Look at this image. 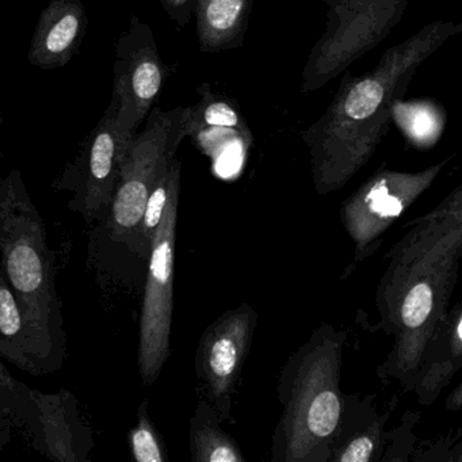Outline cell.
<instances>
[{
    "label": "cell",
    "mask_w": 462,
    "mask_h": 462,
    "mask_svg": "<svg viewBox=\"0 0 462 462\" xmlns=\"http://www.w3.org/2000/svg\"><path fill=\"white\" fill-rule=\"evenodd\" d=\"M461 256L459 185L394 243L375 293L381 327L393 337L378 374L404 391H412L424 347L448 312Z\"/></svg>",
    "instance_id": "cell-1"
},
{
    "label": "cell",
    "mask_w": 462,
    "mask_h": 462,
    "mask_svg": "<svg viewBox=\"0 0 462 462\" xmlns=\"http://www.w3.org/2000/svg\"><path fill=\"white\" fill-rule=\"evenodd\" d=\"M461 32L462 23L456 21L427 23L389 48L366 74L343 77L326 112L301 134L319 196L345 188L369 163L388 134L392 107L402 99L415 72Z\"/></svg>",
    "instance_id": "cell-2"
},
{
    "label": "cell",
    "mask_w": 462,
    "mask_h": 462,
    "mask_svg": "<svg viewBox=\"0 0 462 462\" xmlns=\"http://www.w3.org/2000/svg\"><path fill=\"white\" fill-rule=\"evenodd\" d=\"M0 267L23 310L40 375L56 372L67 358L56 256L18 170L0 178Z\"/></svg>",
    "instance_id": "cell-3"
},
{
    "label": "cell",
    "mask_w": 462,
    "mask_h": 462,
    "mask_svg": "<svg viewBox=\"0 0 462 462\" xmlns=\"http://www.w3.org/2000/svg\"><path fill=\"white\" fill-rule=\"evenodd\" d=\"M347 332L323 323L281 369L282 407L272 442L273 462H329L345 396L340 388Z\"/></svg>",
    "instance_id": "cell-4"
},
{
    "label": "cell",
    "mask_w": 462,
    "mask_h": 462,
    "mask_svg": "<svg viewBox=\"0 0 462 462\" xmlns=\"http://www.w3.org/2000/svg\"><path fill=\"white\" fill-rule=\"evenodd\" d=\"M186 137V107L162 110L153 106L145 118L144 129L132 137L126 148L109 216L101 228L106 229L110 242L128 248L137 258L140 224L148 197L177 158Z\"/></svg>",
    "instance_id": "cell-5"
},
{
    "label": "cell",
    "mask_w": 462,
    "mask_h": 462,
    "mask_svg": "<svg viewBox=\"0 0 462 462\" xmlns=\"http://www.w3.org/2000/svg\"><path fill=\"white\" fill-rule=\"evenodd\" d=\"M326 31L302 69L301 93L310 94L346 71L389 36L410 0H324Z\"/></svg>",
    "instance_id": "cell-6"
},
{
    "label": "cell",
    "mask_w": 462,
    "mask_h": 462,
    "mask_svg": "<svg viewBox=\"0 0 462 462\" xmlns=\"http://www.w3.org/2000/svg\"><path fill=\"white\" fill-rule=\"evenodd\" d=\"M180 174L178 161L170 185L163 217L153 235L147 262L139 331V373L144 385L158 381L170 356L174 313L175 240L180 209Z\"/></svg>",
    "instance_id": "cell-7"
},
{
    "label": "cell",
    "mask_w": 462,
    "mask_h": 462,
    "mask_svg": "<svg viewBox=\"0 0 462 462\" xmlns=\"http://www.w3.org/2000/svg\"><path fill=\"white\" fill-rule=\"evenodd\" d=\"M450 161L448 156L416 172L381 167L345 199L340 221L353 243L356 262L377 251L386 231L431 188Z\"/></svg>",
    "instance_id": "cell-8"
},
{
    "label": "cell",
    "mask_w": 462,
    "mask_h": 462,
    "mask_svg": "<svg viewBox=\"0 0 462 462\" xmlns=\"http://www.w3.org/2000/svg\"><path fill=\"white\" fill-rule=\"evenodd\" d=\"M258 312L250 304L224 312L205 329L194 359L199 397L209 402L221 420H231L232 402L250 353Z\"/></svg>",
    "instance_id": "cell-9"
},
{
    "label": "cell",
    "mask_w": 462,
    "mask_h": 462,
    "mask_svg": "<svg viewBox=\"0 0 462 462\" xmlns=\"http://www.w3.org/2000/svg\"><path fill=\"white\" fill-rule=\"evenodd\" d=\"M131 140L121 134L117 106L112 99L101 120L83 143L79 155L66 167L58 183V189L74 193L69 209L82 215L86 223L106 221L121 162Z\"/></svg>",
    "instance_id": "cell-10"
},
{
    "label": "cell",
    "mask_w": 462,
    "mask_h": 462,
    "mask_svg": "<svg viewBox=\"0 0 462 462\" xmlns=\"http://www.w3.org/2000/svg\"><path fill=\"white\" fill-rule=\"evenodd\" d=\"M169 67L162 60L155 34L134 15L116 44L115 88L121 134L132 139L139 132L163 90Z\"/></svg>",
    "instance_id": "cell-11"
},
{
    "label": "cell",
    "mask_w": 462,
    "mask_h": 462,
    "mask_svg": "<svg viewBox=\"0 0 462 462\" xmlns=\"http://www.w3.org/2000/svg\"><path fill=\"white\" fill-rule=\"evenodd\" d=\"M21 429L25 430L32 446L52 461L90 459L93 434L80 413L79 402L67 389L42 393L31 388Z\"/></svg>",
    "instance_id": "cell-12"
},
{
    "label": "cell",
    "mask_w": 462,
    "mask_h": 462,
    "mask_svg": "<svg viewBox=\"0 0 462 462\" xmlns=\"http://www.w3.org/2000/svg\"><path fill=\"white\" fill-rule=\"evenodd\" d=\"M88 26V13L80 0H52L34 29L29 63L45 71L67 66L79 51Z\"/></svg>",
    "instance_id": "cell-13"
},
{
    "label": "cell",
    "mask_w": 462,
    "mask_h": 462,
    "mask_svg": "<svg viewBox=\"0 0 462 462\" xmlns=\"http://www.w3.org/2000/svg\"><path fill=\"white\" fill-rule=\"evenodd\" d=\"M197 94L199 101L186 107V134L205 155L213 158L223 150L224 143L228 148L234 143L245 148L253 143L247 121L234 99L218 93L208 83L199 86Z\"/></svg>",
    "instance_id": "cell-14"
},
{
    "label": "cell",
    "mask_w": 462,
    "mask_h": 462,
    "mask_svg": "<svg viewBox=\"0 0 462 462\" xmlns=\"http://www.w3.org/2000/svg\"><path fill=\"white\" fill-rule=\"evenodd\" d=\"M375 394H346L329 462H380L391 410L380 412Z\"/></svg>",
    "instance_id": "cell-15"
},
{
    "label": "cell",
    "mask_w": 462,
    "mask_h": 462,
    "mask_svg": "<svg viewBox=\"0 0 462 462\" xmlns=\"http://www.w3.org/2000/svg\"><path fill=\"white\" fill-rule=\"evenodd\" d=\"M462 367V305L448 308L424 347L412 391L431 405Z\"/></svg>",
    "instance_id": "cell-16"
},
{
    "label": "cell",
    "mask_w": 462,
    "mask_h": 462,
    "mask_svg": "<svg viewBox=\"0 0 462 462\" xmlns=\"http://www.w3.org/2000/svg\"><path fill=\"white\" fill-rule=\"evenodd\" d=\"M253 0H196L197 37L204 53L242 47L250 23Z\"/></svg>",
    "instance_id": "cell-17"
},
{
    "label": "cell",
    "mask_w": 462,
    "mask_h": 462,
    "mask_svg": "<svg viewBox=\"0 0 462 462\" xmlns=\"http://www.w3.org/2000/svg\"><path fill=\"white\" fill-rule=\"evenodd\" d=\"M217 411L199 399L190 419L189 446L194 462H245L236 439L221 427Z\"/></svg>",
    "instance_id": "cell-18"
},
{
    "label": "cell",
    "mask_w": 462,
    "mask_h": 462,
    "mask_svg": "<svg viewBox=\"0 0 462 462\" xmlns=\"http://www.w3.org/2000/svg\"><path fill=\"white\" fill-rule=\"evenodd\" d=\"M0 356L23 372L40 377L29 345L25 319L0 267Z\"/></svg>",
    "instance_id": "cell-19"
},
{
    "label": "cell",
    "mask_w": 462,
    "mask_h": 462,
    "mask_svg": "<svg viewBox=\"0 0 462 462\" xmlns=\"http://www.w3.org/2000/svg\"><path fill=\"white\" fill-rule=\"evenodd\" d=\"M392 123L399 126L405 139L416 148L427 150L442 137L446 112L432 99L399 102L392 107Z\"/></svg>",
    "instance_id": "cell-20"
},
{
    "label": "cell",
    "mask_w": 462,
    "mask_h": 462,
    "mask_svg": "<svg viewBox=\"0 0 462 462\" xmlns=\"http://www.w3.org/2000/svg\"><path fill=\"white\" fill-rule=\"evenodd\" d=\"M29 391L31 388L15 380L0 361V448L9 442L13 430L21 429Z\"/></svg>",
    "instance_id": "cell-21"
},
{
    "label": "cell",
    "mask_w": 462,
    "mask_h": 462,
    "mask_svg": "<svg viewBox=\"0 0 462 462\" xmlns=\"http://www.w3.org/2000/svg\"><path fill=\"white\" fill-rule=\"evenodd\" d=\"M178 159H172L166 171L161 175L158 182L153 186L147 204H145L144 213H143L142 224L139 231L140 258L148 262L150 256L151 243H152L153 235L161 224L163 217L164 208H166L167 197H169L170 185H171L172 174H174L175 166Z\"/></svg>",
    "instance_id": "cell-22"
},
{
    "label": "cell",
    "mask_w": 462,
    "mask_h": 462,
    "mask_svg": "<svg viewBox=\"0 0 462 462\" xmlns=\"http://www.w3.org/2000/svg\"><path fill=\"white\" fill-rule=\"evenodd\" d=\"M129 448L134 461L166 462V448L148 413V400L140 404L137 421L129 432Z\"/></svg>",
    "instance_id": "cell-23"
},
{
    "label": "cell",
    "mask_w": 462,
    "mask_h": 462,
    "mask_svg": "<svg viewBox=\"0 0 462 462\" xmlns=\"http://www.w3.org/2000/svg\"><path fill=\"white\" fill-rule=\"evenodd\" d=\"M419 413L405 412L402 424L396 431H386L385 446L380 462L408 461L412 456L413 438L412 429L419 421Z\"/></svg>",
    "instance_id": "cell-24"
},
{
    "label": "cell",
    "mask_w": 462,
    "mask_h": 462,
    "mask_svg": "<svg viewBox=\"0 0 462 462\" xmlns=\"http://www.w3.org/2000/svg\"><path fill=\"white\" fill-rule=\"evenodd\" d=\"M167 17L177 23L180 28H185L190 23L194 13L196 0H159Z\"/></svg>",
    "instance_id": "cell-25"
},
{
    "label": "cell",
    "mask_w": 462,
    "mask_h": 462,
    "mask_svg": "<svg viewBox=\"0 0 462 462\" xmlns=\"http://www.w3.org/2000/svg\"><path fill=\"white\" fill-rule=\"evenodd\" d=\"M462 407V385L459 383V385L456 386V389H454L453 392H451L450 396L448 397V400H446V408H448V411H459Z\"/></svg>",
    "instance_id": "cell-26"
}]
</instances>
